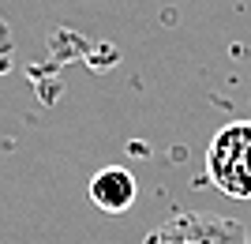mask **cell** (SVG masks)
<instances>
[{"instance_id":"1","label":"cell","mask_w":251,"mask_h":244,"mask_svg":"<svg viewBox=\"0 0 251 244\" xmlns=\"http://www.w3.org/2000/svg\"><path fill=\"white\" fill-rule=\"evenodd\" d=\"M206 181L229 199H251V120H232L210 139Z\"/></svg>"},{"instance_id":"2","label":"cell","mask_w":251,"mask_h":244,"mask_svg":"<svg viewBox=\"0 0 251 244\" xmlns=\"http://www.w3.org/2000/svg\"><path fill=\"white\" fill-rule=\"evenodd\" d=\"M143 244H248L240 222L206 211H184L150 229Z\"/></svg>"},{"instance_id":"3","label":"cell","mask_w":251,"mask_h":244,"mask_svg":"<svg viewBox=\"0 0 251 244\" xmlns=\"http://www.w3.org/2000/svg\"><path fill=\"white\" fill-rule=\"evenodd\" d=\"M135 195H139V184H135V177L127 169H101L90 181V199H94V207L98 211H105V214H124L131 203H135Z\"/></svg>"}]
</instances>
